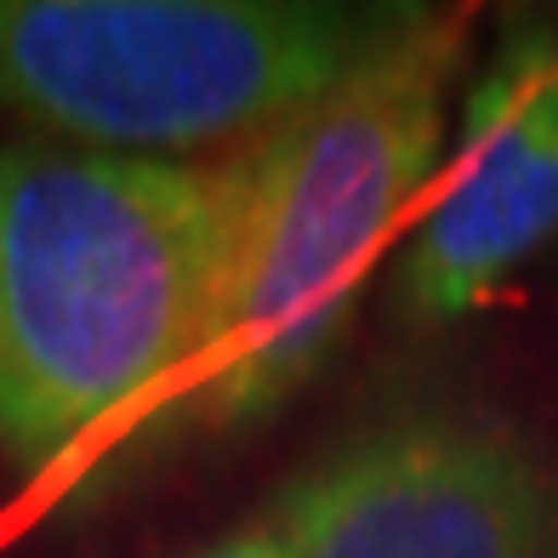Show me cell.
Here are the masks:
<instances>
[{
	"label": "cell",
	"instance_id": "6da1fadb",
	"mask_svg": "<svg viewBox=\"0 0 558 558\" xmlns=\"http://www.w3.org/2000/svg\"><path fill=\"white\" fill-rule=\"evenodd\" d=\"M234 171L0 143V462L46 478L155 427L211 337Z\"/></svg>",
	"mask_w": 558,
	"mask_h": 558
},
{
	"label": "cell",
	"instance_id": "7a4b0ae2",
	"mask_svg": "<svg viewBox=\"0 0 558 558\" xmlns=\"http://www.w3.org/2000/svg\"><path fill=\"white\" fill-rule=\"evenodd\" d=\"M468 12L422 7L371 69L228 155L211 337L194 383L148 434H240L331 360L365 274L416 222L450 155Z\"/></svg>",
	"mask_w": 558,
	"mask_h": 558
},
{
	"label": "cell",
	"instance_id": "3957f363",
	"mask_svg": "<svg viewBox=\"0 0 558 558\" xmlns=\"http://www.w3.org/2000/svg\"><path fill=\"white\" fill-rule=\"evenodd\" d=\"M416 17L388 0H0V109L97 155L222 160Z\"/></svg>",
	"mask_w": 558,
	"mask_h": 558
},
{
	"label": "cell",
	"instance_id": "277c9868",
	"mask_svg": "<svg viewBox=\"0 0 558 558\" xmlns=\"http://www.w3.org/2000/svg\"><path fill=\"white\" fill-rule=\"evenodd\" d=\"M291 490L302 558H558V473L490 416H393Z\"/></svg>",
	"mask_w": 558,
	"mask_h": 558
},
{
	"label": "cell",
	"instance_id": "5b68a950",
	"mask_svg": "<svg viewBox=\"0 0 558 558\" xmlns=\"http://www.w3.org/2000/svg\"><path fill=\"white\" fill-rule=\"evenodd\" d=\"M558 240V29H513L473 74L450 155L399 240V302L468 319Z\"/></svg>",
	"mask_w": 558,
	"mask_h": 558
},
{
	"label": "cell",
	"instance_id": "8992f818",
	"mask_svg": "<svg viewBox=\"0 0 558 558\" xmlns=\"http://www.w3.org/2000/svg\"><path fill=\"white\" fill-rule=\"evenodd\" d=\"M189 558H302V507L296 490L286 485L263 513H251L245 524H234L228 536L206 542Z\"/></svg>",
	"mask_w": 558,
	"mask_h": 558
}]
</instances>
